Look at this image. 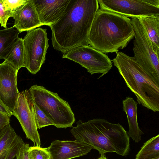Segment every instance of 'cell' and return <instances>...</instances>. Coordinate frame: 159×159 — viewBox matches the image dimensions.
Instances as JSON below:
<instances>
[{
  "label": "cell",
  "mask_w": 159,
  "mask_h": 159,
  "mask_svg": "<svg viewBox=\"0 0 159 159\" xmlns=\"http://www.w3.org/2000/svg\"><path fill=\"white\" fill-rule=\"evenodd\" d=\"M98 0H70L61 16L49 26L54 48L62 53L89 45V35Z\"/></svg>",
  "instance_id": "obj_1"
},
{
  "label": "cell",
  "mask_w": 159,
  "mask_h": 159,
  "mask_svg": "<svg viewBox=\"0 0 159 159\" xmlns=\"http://www.w3.org/2000/svg\"><path fill=\"white\" fill-rule=\"evenodd\" d=\"M70 132L76 140L97 150L100 154L115 152L125 156L130 149L129 137L119 123H110L101 118L86 122L79 120Z\"/></svg>",
  "instance_id": "obj_2"
},
{
  "label": "cell",
  "mask_w": 159,
  "mask_h": 159,
  "mask_svg": "<svg viewBox=\"0 0 159 159\" xmlns=\"http://www.w3.org/2000/svg\"><path fill=\"white\" fill-rule=\"evenodd\" d=\"M134 35L130 18L99 9L89 32V45L105 54L116 53L126 47Z\"/></svg>",
  "instance_id": "obj_3"
},
{
  "label": "cell",
  "mask_w": 159,
  "mask_h": 159,
  "mask_svg": "<svg viewBox=\"0 0 159 159\" xmlns=\"http://www.w3.org/2000/svg\"><path fill=\"white\" fill-rule=\"evenodd\" d=\"M138 103L153 112L159 111V85L155 82L133 57L121 52L111 60Z\"/></svg>",
  "instance_id": "obj_4"
},
{
  "label": "cell",
  "mask_w": 159,
  "mask_h": 159,
  "mask_svg": "<svg viewBox=\"0 0 159 159\" xmlns=\"http://www.w3.org/2000/svg\"><path fill=\"white\" fill-rule=\"evenodd\" d=\"M34 102L46 114L58 128L71 127L75 121L74 114L68 102L57 93L42 86H32L29 89Z\"/></svg>",
  "instance_id": "obj_5"
},
{
  "label": "cell",
  "mask_w": 159,
  "mask_h": 159,
  "mask_svg": "<svg viewBox=\"0 0 159 159\" xmlns=\"http://www.w3.org/2000/svg\"><path fill=\"white\" fill-rule=\"evenodd\" d=\"M131 20L135 33L133 57L152 79L159 85V53L154 50L139 19L133 18Z\"/></svg>",
  "instance_id": "obj_6"
},
{
  "label": "cell",
  "mask_w": 159,
  "mask_h": 159,
  "mask_svg": "<svg viewBox=\"0 0 159 159\" xmlns=\"http://www.w3.org/2000/svg\"><path fill=\"white\" fill-rule=\"evenodd\" d=\"M48 40L46 29L41 28L27 31L23 39L24 67L32 74L38 73L44 62Z\"/></svg>",
  "instance_id": "obj_7"
},
{
  "label": "cell",
  "mask_w": 159,
  "mask_h": 159,
  "mask_svg": "<svg viewBox=\"0 0 159 159\" xmlns=\"http://www.w3.org/2000/svg\"><path fill=\"white\" fill-rule=\"evenodd\" d=\"M67 58L80 64L92 75L100 74L98 79L107 73L112 67L111 60L106 54L90 45L77 47L64 53Z\"/></svg>",
  "instance_id": "obj_8"
},
{
  "label": "cell",
  "mask_w": 159,
  "mask_h": 159,
  "mask_svg": "<svg viewBox=\"0 0 159 159\" xmlns=\"http://www.w3.org/2000/svg\"><path fill=\"white\" fill-rule=\"evenodd\" d=\"M100 9L132 18L159 16V0H98Z\"/></svg>",
  "instance_id": "obj_9"
},
{
  "label": "cell",
  "mask_w": 159,
  "mask_h": 159,
  "mask_svg": "<svg viewBox=\"0 0 159 159\" xmlns=\"http://www.w3.org/2000/svg\"><path fill=\"white\" fill-rule=\"evenodd\" d=\"M12 115L18 120L27 138L31 140L35 146L40 147L41 141L35 119L33 101L29 90L20 93Z\"/></svg>",
  "instance_id": "obj_10"
},
{
  "label": "cell",
  "mask_w": 159,
  "mask_h": 159,
  "mask_svg": "<svg viewBox=\"0 0 159 159\" xmlns=\"http://www.w3.org/2000/svg\"><path fill=\"white\" fill-rule=\"evenodd\" d=\"M17 74L15 68L5 61L0 63V99L12 112L20 93L17 86Z\"/></svg>",
  "instance_id": "obj_11"
},
{
  "label": "cell",
  "mask_w": 159,
  "mask_h": 159,
  "mask_svg": "<svg viewBox=\"0 0 159 159\" xmlns=\"http://www.w3.org/2000/svg\"><path fill=\"white\" fill-rule=\"evenodd\" d=\"M47 148L51 159H71L86 155L92 149L89 146L76 140H56Z\"/></svg>",
  "instance_id": "obj_12"
},
{
  "label": "cell",
  "mask_w": 159,
  "mask_h": 159,
  "mask_svg": "<svg viewBox=\"0 0 159 159\" xmlns=\"http://www.w3.org/2000/svg\"><path fill=\"white\" fill-rule=\"evenodd\" d=\"M70 0H32L39 20L43 25L49 26L62 15Z\"/></svg>",
  "instance_id": "obj_13"
},
{
  "label": "cell",
  "mask_w": 159,
  "mask_h": 159,
  "mask_svg": "<svg viewBox=\"0 0 159 159\" xmlns=\"http://www.w3.org/2000/svg\"><path fill=\"white\" fill-rule=\"evenodd\" d=\"M13 26L20 32L28 31L43 25L41 23L32 0L27 2L13 14Z\"/></svg>",
  "instance_id": "obj_14"
},
{
  "label": "cell",
  "mask_w": 159,
  "mask_h": 159,
  "mask_svg": "<svg viewBox=\"0 0 159 159\" xmlns=\"http://www.w3.org/2000/svg\"><path fill=\"white\" fill-rule=\"evenodd\" d=\"M10 124L0 130V159H13L24 144Z\"/></svg>",
  "instance_id": "obj_15"
},
{
  "label": "cell",
  "mask_w": 159,
  "mask_h": 159,
  "mask_svg": "<svg viewBox=\"0 0 159 159\" xmlns=\"http://www.w3.org/2000/svg\"><path fill=\"white\" fill-rule=\"evenodd\" d=\"M123 111L126 114L129 129L127 132L129 136L135 143H138L141 140V135L143 133L138 125L137 118L138 102L133 98L126 97L122 101Z\"/></svg>",
  "instance_id": "obj_16"
},
{
  "label": "cell",
  "mask_w": 159,
  "mask_h": 159,
  "mask_svg": "<svg viewBox=\"0 0 159 159\" xmlns=\"http://www.w3.org/2000/svg\"><path fill=\"white\" fill-rule=\"evenodd\" d=\"M138 18L151 42L154 50L159 53V16H142Z\"/></svg>",
  "instance_id": "obj_17"
},
{
  "label": "cell",
  "mask_w": 159,
  "mask_h": 159,
  "mask_svg": "<svg viewBox=\"0 0 159 159\" xmlns=\"http://www.w3.org/2000/svg\"><path fill=\"white\" fill-rule=\"evenodd\" d=\"M19 31L14 26L0 30V60L5 59L18 38Z\"/></svg>",
  "instance_id": "obj_18"
},
{
  "label": "cell",
  "mask_w": 159,
  "mask_h": 159,
  "mask_svg": "<svg viewBox=\"0 0 159 159\" xmlns=\"http://www.w3.org/2000/svg\"><path fill=\"white\" fill-rule=\"evenodd\" d=\"M5 61L12 66L18 72L24 67V50L23 39L18 38Z\"/></svg>",
  "instance_id": "obj_19"
},
{
  "label": "cell",
  "mask_w": 159,
  "mask_h": 159,
  "mask_svg": "<svg viewBox=\"0 0 159 159\" xmlns=\"http://www.w3.org/2000/svg\"><path fill=\"white\" fill-rule=\"evenodd\" d=\"M159 157V134L144 143L135 159H153Z\"/></svg>",
  "instance_id": "obj_20"
},
{
  "label": "cell",
  "mask_w": 159,
  "mask_h": 159,
  "mask_svg": "<svg viewBox=\"0 0 159 159\" xmlns=\"http://www.w3.org/2000/svg\"><path fill=\"white\" fill-rule=\"evenodd\" d=\"M33 104L35 119L38 129L49 125H53V123L46 114L33 101Z\"/></svg>",
  "instance_id": "obj_21"
},
{
  "label": "cell",
  "mask_w": 159,
  "mask_h": 159,
  "mask_svg": "<svg viewBox=\"0 0 159 159\" xmlns=\"http://www.w3.org/2000/svg\"><path fill=\"white\" fill-rule=\"evenodd\" d=\"M28 152L29 159H51L47 148L34 146L30 147Z\"/></svg>",
  "instance_id": "obj_22"
},
{
  "label": "cell",
  "mask_w": 159,
  "mask_h": 159,
  "mask_svg": "<svg viewBox=\"0 0 159 159\" xmlns=\"http://www.w3.org/2000/svg\"><path fill=\"white\" fill-rule=\"evenodd\" d=\"M6 8L12 15L27 2L28 0H2Z\"/></svg>",
  "instance_id": "obj_23"
},
{
  "label": "cell",
  "mask_w": 159,
  "mask_h": 159,
  "mask_svg": "<svg viewBox=\"0 0 159 159\" xmlns=\"http://www.w3.org/2000/svg\"><path fill=\"white\" fill-rule=\"evenodd\" d=\"M10 17H11V12L6 8L2 0H0V24L1 26L7 29V21Z\"/></svg>",
  "instance_id": "obj_24"
},
{
  "label": "cell",
  "mask_w": 159,
  "mask_h": 159,
  "mask_svg": "<svg viewBox=\"0 0 159 159\" xmlns=\"http://www.w3.org/2000/svg\"><path fill=\"white\" fill-rule=\"evenodd\" d=\"M29 147L28 144L24 143L16 156V159H29L28 152Z\"/></svg>",
  "instance_id": "obj_25"
},
{
  "label": "cell",
  "mask_w": 159,
  "mask_h": 159,
  "mask_svg": "<svg viewBox=\"0 0 159 159\" xmlns=\"http://www.w3.org/2000/svg\"><path fill=\"white\" fill-rule=\"evenodd\" d=\"M10 117L0 112V130L6 125L10 124Z\"/></svg>",
  "instance_id": "obj_26"
},
{
  "label": "cell",
  "mask_w": 159,
  "mask_h": 159,
  "mask_svg": "<svg viewBox=\"0 0 159 159\" xmlns=\"http://www.w3.org/2000/svg\"><path fill=\"white\" fill-rule=\"evenodd\" d=\"M0 112L6 114L10 117L12 115V112L11 111L2 103L0 99Z\"/></svg>",
  "instance_id": "obj_27"
},
{
  "label": "cell",
  "mask_w": 159,
  "mask_h": 159,
  "mask_svg": "<svg viewBox=\"0 0 159 159\" xmlns=\"http://www.w3.org/2000/svg\"><path fill=\"white\" fill-rule=\"evenodd\" d=\"M98 159H107L105 156L104 154H101L100 157Z\"/></svg>",
  "instance_id": "obj_28"
},
{
  "label": "cell",
  "mask_w": 159,
  "mask_h": 159,
  "mask_svg": "<svg viewBox=\"0 0 159 159\" xmlns=\"http://www.w3.org/2000/svg\"><path fill=\"white\" fill-rule=\"evenodd\" d=\"M153 159H159V157H156L155 158H154Z\"/></svg>",
  "instance_id": "obj_29"
}]
</instances>
